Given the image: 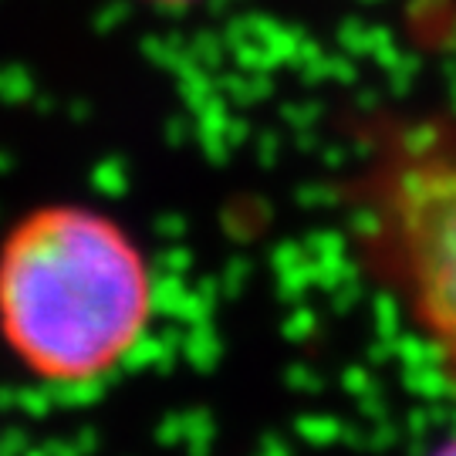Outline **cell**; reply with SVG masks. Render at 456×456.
Masks as SVG:
<instances>
[{"instance_id": "2", "label": "cell", "mask_w": 456, "mask_h": 456, "mask_svg": "<svg viewBox=\"0 0 456 456\" xmlns=\"http://www.w3.org/2000/svg\"><path fill=\"white\" fill-rule=\"evenodd\" d=\"M379 224L419 325L456 369V146L395 166Z\"/></svg>"}, {"instance_id": "3", "label": "cell", "mask_w": 456, "mask_h": 456, "mask_svg": "<svg viewBox=\"0 0 456 456\" xmlns=\"http://www.w3.org/2000/svg\"><path fill=\"white\" fill-rule=\"evenodd\" d=\"M429 456H456V436H453V440H446L443 446H436Z\"/></svg>"}, {"instance_id": "4", "label": "cell", "mask_w": 456, "mask_h": 456, "mask_svg": "<svg viewBox=\"0 0 456 456\" xmlns=\"http://www.w3.org/2000/svg\"><path fill=\"white\" fill-rule=\"evenodd\" d=\"M156 4H183V0H156Z\"/></svg>"}, {"instance_id": "1", "label": "cell", "mask_w": 456, "mask_h": 456, "mask_svg": "<svg viewBox=\"0 0 456 456\" xmlns=\"http://www.w3.org/2000/svg\"><path fill=\"white\" fill-rule=\"evenodd\" d=\"M152 301L146 254L95 207H37L0 240V342L37 382L82 389L122 369Z\"/></svg>"}]
</instances>
